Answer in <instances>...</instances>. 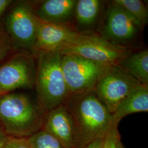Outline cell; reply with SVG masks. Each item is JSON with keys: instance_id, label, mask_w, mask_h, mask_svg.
Masks as SVG:
<instances>
[{"instance_id": "cell-1", "label": "cell", "mask_w": 148, "mask_h": 148, "mask_svg": "<svg viewBox=\"0 0 148 148\" xmlns=\"http://www.w3.org/2000/svg\"><path fill=\"white\" fill-rule=\"evenodd\" d=\"M47 114L38 101L25 94L0 95V124L8 137H29L42 130Z\"/></svg>"}, {"instance_id": "cell-2", "label": "cell", "mask_w": 148, "mask_h": 148, "mask_svg": "<svg viewBox=\"0 0 148 148\" xmlns=\"http://www.w3.org/2000/svg\"><path fill=\"white\" fill-rule=\"evenodd\" d=\"M74 118L79 148L98 138H103L114 124L112 114L96 95L94 90L70 95L65 103ZM118 126V125H117Z\"/></svg>"}, {"instance_id": "cell-3", "label": "cell", "mask_w": 148, "mask_h": 148, "mask_svg": "<svg viewBox=\"0 0 148 148\" xmlns=\"http://www.w3.org/2000/svg\"><path fill=\"white\" fill-rule=\"evenodd\" d=\"M35 88L37 101L49 111L64 104L69 91L62 69V54L59 51H38Z\"/></svg>"}, {"instance_id": "cell-4", "label": "cell", "mask_w": 148, "mask_h": 148, "mask_svg": "<svg viewBox=\"0 0 148 148\" xmlns=\"http://www.w3.org/2000/svg\"><path fill=\"white\" fill-rule=\"evenodd\" d=\"M143 28L121 7L106 1L96 32L109 42L132 50L137 47Z\"/></svg>"}, {"instance_id": "cell-5", "label": "cell", "mask_w": 148, "mask_h": 148, "mask_svg": "<svg viewBox=\"0 0 148 148\" xmlns=\"http://www.w3.org/2000/svg\"><path fill=\"white\" fill-rule=\"evenodd\" d=\"M35 1H18L5 16V30L12 47L34 54L38 18L34 9Z\"/></svg>"}, {"instance_id": "cell-6", "label": "cell", "mask_w": 148, "mask_h": 148, "mask_svg": "<svg viewBox=\"0 0 148 148\" xmlns=\"http://www.w3.org/2000/svg\"><path fill=\"white\" fill-rule=\"evenodd\" d=\"M132 50L115 45L97 32L79 34L76 40L62 49V54L76 55L103 65L118 64Z\"/></svg>"}, {"instance_id": "cell-7", "label": "cell", "mask_w": 148, "mask_h": 148, "mask_svg": "<svg viewBox=\"0 0 148 148\" xmlns=\"http://www.w3.org/2000/svg\"><path fill=\"white\" fill-rule=\"evenodd\" d=\"M140 84L117 64L105 65L95 82L94 91L112 114L128 94Z\"/></svg>"}, {"instance_id": "cell-8", "label": "cell", "mask_w": 148, "mask_h": 148, "mask_svg": "<svg viewBox=\"0 0 148 148\" xmlns=\"http://www.w3.org/2000/svg\"><path fill=\"white\" fill-rule=\"evenodd\" d=\"M36 74L35 54L24 51L16 53L0 66V95L34 88Z\"/></svg>"}, {"instance_id": "cell-9", "label": "cell", "mask_w": 148, "mask_h": 148, "mask_svg": "<svg viewBox=\"0 0 148 148\" xmlns=\"http://www.w3.org/2000/svg\"><path fill=\"white\" fill-rule=\"evenodd\" d=\"M105 65L78 56L62 54V69L70 95L93 90Z\"/></svg>"}, {"instance_id": "cell-10", "label": "cell", "mask_w": 148, "mask_h": 148, "mask_svg": "<svg viewBox=\"0 0 148 148\" xmlns=\"http://www.w3.org/2000/svg\"><path fill=\"white\" fill-rule=\"evenodd\" d=\"M42 130L56 138L64 148H79L75 122L65 103L48 112Z\"/></svg>"}, {"instance_id": "cell-11", "label": "cell", "mask_w": 148, "mask_h": 148, "mask_svg": "<svg viewBox=\"0 0 148 148\" xmlns=\"http://www.w3.org/2000/svg\"><path fill=\"white\" fill-rule=\"evenodd\" d=\"M79 34L72 24L49 23L38 19L35 53L38 51L60 52L74 42Z\"/></svg>"}, {"instance_id": "cell-12", "label": "cell", "mask_w": 148, "mask_h": 148, "mask_svg": "<svg viewBox=\"0 0 148 148\" xmlns=\"http://www.w3.org/2000/svg\"><path fill=\"white\" fill-rule=\"evenodd\" d=\"M77 0L35 1L34 12L41 21L54 24H72Z\"/></svg>"}, {"instance_id": "cell-13", "label": "cell", "mask_w": 148, "mask_h": 148, "mask_svg": "<svg viewBox=\"0 0 148 148\" xmlns=\"http://www.w3.org/2000/svg\"><path fill=\"white\" fill-rule=\"evenodd\" d=\"M106 1L77 0L73 25L79 34L96 32Z\"/></svg>"}, {"instance_id": "cell-14", "label": "cell", "mask_w": 148, "mask_h": 148, "mask_svg": "<svg viewBox=\"0 0 148 148\" xmlns=\"http://www.w3.org/2000/svg\"><path fill=\"white\" fill-rule=\"evenodd\" d=\"M148 111V86L139 84L128 94L112 114L114 124L118 125L128 115Z\"/></svg>"}, {"instance_id": "cell-15", "label": "cell", "mask_w": 148, "mask_h": 148, "mask_svg": "<svg viewBox=\"0 0 148 148\" xmlns=\"http://www.w3.org/2000/svg\"><path fill=\"white\" fill-rule=\"evenodd\" d=\"M142 85L148 86V51L132 52L117 64Z\"/></svg>"}, {"instance_id": "cell-16", "label": "cell", "mask_w": 148, "mask_h": 148, "mask_svg": "<svg viewBox=\"0 0 148 148\" xmlns=\"http://www.w3.org/2000/svg\"><path fill=\"white\" fill-rule=\"evenodd\" d=\"M121 7L140 24L143 29L148 24V7L141 0H112Z\"/></svg>"}, {"instance_id": "cell-17", "label": "cell", "mask_w": 148, "mask_h": 148, "mask_svg": "<svg viewBox=\"0 0 148 148\" xmlns=\"http://www.w3.org/2000/svg\"><path fill=\"white\" fill-rule=\"evenodd\" d=\"M27 138L31 148H64L56 138L43 130L34 133Z\"/></svg>"}, {"instance_id": "cell-18", "label": "cell", "mask_w": 148, "mask_h": 148, "mask_svg": "<svg viewBox=\"0 0 148 148\" xmlns=\"http://www.w3.org/2000/svg\"><path fill=\"white\" fill-rule=\"evenodd\" d=\"M117 125H114L103 138V148H118L121 141Z\"/></svg>"}, {"instance_id": "cell-19", "label": "cell", "mask_w": 148, "mask_h": 148, "mask_svg": "<svg viewBox=\"0 0 148 148\" xmlns=\"http://www.w3.org/2000/svg\"><path fill=\"white\" fill-rule=\"evenodd\" d=\"M2 148H31L27 137H8Z\"/></svg>"}, {"instance_id": "cell-20", "label": "cell", "mask_w": 148, "mask_h": 148, "mask_svg": "<svg viewBox=\"0 0 148 148\" xmlns=\"http://www.w3.org/2000/svg\"><path fill=\"white\" fill-rule=\"evenodd\" d=\"M12 45L7 37L0 32V61L5 58L11 50Z\"/></svg>"}, {"instance_id": "cell-21", "label": "cell", "mask_w": 148, "mask_h": 148, "mask_svg": "<svg viewBox=\"0 0 148 148\" xmlns=\"http://www.w3.org/2000/svg\"><path fill=\"white\" fill-rule=\"evenodd\" d=\"M12 3L11 0H0V19Z\"/></svg>"}, {"instance_id": "cell-22", "label": "cell", "mask_w": 148, "mask_h": 148, "mask_svg": "<svg viewBox=\"0 0 148 148\" xmlns=\"http://www.w3.org/2000/svg\"><path fill=\"white\" fill-rule=\"evenodd\" d=\"M103 138L96 139L89 143L84 148H103Z\"/></svg>"}, {"instance_id": "cell-23", "label": "cell", "mask_w": 148, "mask_h": 148, "mask_svg": "<svg viewBox=\"0 0 148 148\" xmlns=\"http://www.w3.org/2000/svg\"><path fill=\"white\" fill-rule=\"evenodd\" d=\"M7 137H8V136L5 134V133L3 131V130L2 129V127L0 124V140H1L2 139H4Z\"/></svg>"}, {"instance_id": "cell-24", "label": "cell", "mask_w": 148, "mask_h": 148, "mask_svg": "<svg viewBox=\"0 0 148 148\" xmlns=\"http://www.w3.org/2000/svg\"><path fill=\"white\" fill-rule=\"evenodd\" d=\"M8 137H7L4 138V139H2L0 140V148H3V146L4 144L5 143V140H6V139H7V138Z\"/></svg>"}, {"instance_id": "cell-25", "label": "cell", "mask_w": 148, "mask_h": 148, "mask_svg": "<svg viewBox=\"0 0 148 148\" xmlns=\"http://www.w3.org/2000/svg\"><path fill=\"white\" fill-rule=\"evenodd\" d=\"M118 148H124L123 147V145H122L121 142L120 141L119 143V145H118Z\"/></svg>"}]
</instances>
